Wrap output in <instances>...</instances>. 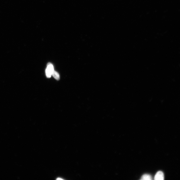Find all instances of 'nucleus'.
Returning a JSON list of instances; mask_svg holds the SVG:
<instances>
[{"mask_svg":"<svg viewBox=\"0 0 180 180\" xmlns=\"http://www.w3.org/2000/svg\"><path fill=\"white\" fill-rule=\"evenodd\" d=\"M54 71V68L52 64L50 63H48L46 70V74L47 77L50 78Z\"/></svg>","mask_w":180,"mask_h":180,"instance_id":"1","label":"nucleus"},{"mask_svg":"<svg viewBox=\"0 0 180 180\" xmlns=\"http://www.w3.org/2000/svg\"><path fill=\"white\" fill-rule=\"evenodd\" d=\"M164 179V173L161 171H158L155 175L154 179L155 180H163Z\"/></svg>","mask_w":180,"mask_h":180,"instance_id":"2","label":"nucleus"},{"mask_svg":"<svg viewBox=\"0 0 180 180\" xmlns=\"http://www.w3.org/2000/svg\"><path fill=\"white\" fill-rule=\"evenodd\" d=\"M152 177L150 175L148 174H145L143 175L141 177V180H152Z\"/></svg>","mask_w":180,"mask_h":180,"instance_id":"3","label":"nucleus"},{"mask_svg":"<svg viewBox=\"0 0 180 180\" xmlns=\"http://www.w3.org/2000/svg\"><path fill=\"white\" fill-rule=\"evenodd\" d=\"M52 75L53 77H54L57 80V81L60 80V75L57 72L55 71H53Z\"/></svg>","mask_w":180,"mask_h":180,"instance_id":"4","label":"nucleus"}]
</instances>
